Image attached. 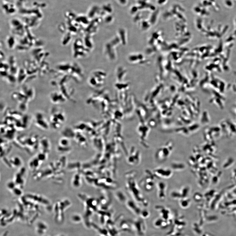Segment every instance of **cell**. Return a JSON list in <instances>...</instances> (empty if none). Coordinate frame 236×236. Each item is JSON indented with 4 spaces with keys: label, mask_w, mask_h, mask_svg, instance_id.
<instances>
[{
    "label": "cell",
    "mask_w": 236,
    "mask_h": 236,
    "mask_svg": "<svg viewBox=\"0 0 236 236\" xmlns=\"http://www.w3.org/2000/svg\"><path fill=\"white\" fill-rule=\"evenodd\" d=\"M36 115L35 123L37 125L44 129H47L48 128V123L45 119H43L42 114L39 113L37 114Z\"/></svg>",
    "instance_id": "obj_1"
},
{
    "label": "cell",
    "mask_w": 236,
    "mask_h": 236,
    "mask_svg": "<svg viewBox=\"0 0 236 236\" xmlns=\"http://www.w3.org/2000/svg\"><path fill=\"white\" fill-rule=\"evenodd\" d=\"M37 231L39 234H42L45 233L47 229V226L42 222H39L37 225Z\"/></svg>",
    "instance_id": "obj_2"
},
{
    "label": "cell",
    "mask_w": 236,
    "mask_h": 236,
    "mask_svg": "<svg viewBox=\"0 0 236 236\" xmlns=\"http://www.w3.org/2000/svg\"><path fill=\"white\" fill-rule=\"evenodd\" d=\"M62 96L56 93H52L51 95V100L53 103H58L61 102Z\"/></svg>",
    "instance_id": "obj_3"
},
{
    "label": "cell",
    "mask_w": 236,
    "mask_h": 236,
    "mask_svg": "<svg viewBox=\"0 0 236 236\" xmlns=\"http://www.w3.org/2000/svg\"><path fill=\"white\" fill-rule=\"evenodd\" d=\"M71 220L74 223L78 224L82 222V218L81 216L78 214H75L72 217Z\"/></svg>",
    "instance_id": "obj_4"
},
{
    "label": "cell",
    "mask_w": 236,
    "mask_h": 236,
    "mask_svg": "<svg viewBox=\"0 0 236 236\" xmlns=\"http://www.w3.org/2000/svg\"><path fill=\"white\" fill-rule=\"evenodd\" d=\"M7 44L8 47L10 49L14 48L15 44V40L12 37H9L7 39Z\"/></svg>",
    "instance_id": "obj_5"
},
{
    "label": "cell",
    "mask_w": 236,
    "mask_h": 236,
    "mask_svg": "<svg viewBox=\"0 0 236 236\" xmlns=\"http://www.w3.org/2000/svg\"><path fill=\"white\" fill-rule=\"evenodd\" d=\"M60 143L62 145L66 146L67 145L68 142L67 140L62 139L60 140Z\"/></svg>",
    "instance_id": "obj_6"
}]
</instances>
